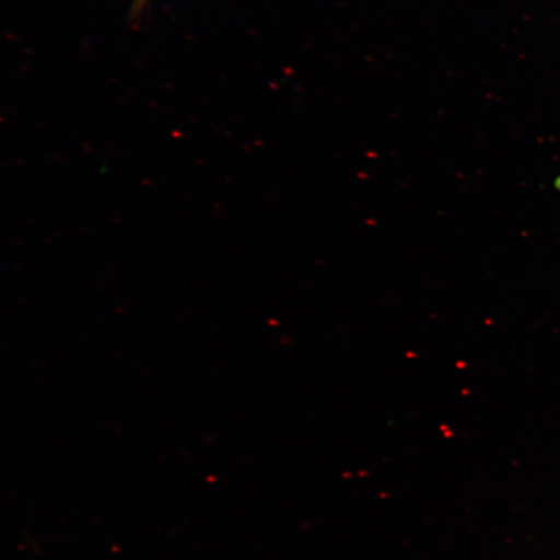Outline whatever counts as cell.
Instances as JSON below:
<instances>
[{
    "instance_id": "cell-1",
    "label": "cell",
    "mask_w": 560,
    "mask_h": 560,
    "mask_svg": "<svg viewBox=\"0 0 560 560\" xmlns=\"http://www.w3.org/2000/svg\"><path fill=\"white\" fill-rule=\"evenodd\" d=\"M138 2H143V0H138Z\"/></svg>"
}]
</instances>
